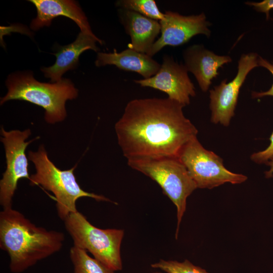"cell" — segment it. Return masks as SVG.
Here are the masks:
<instances>
[{"label":"cell","mask_w":273,"mask_h":273,"mask_svg":"<svg viewBox=\"0 0 273 273\" xmlns=\"http://www.w3.org/2000/svg\"><path fill=\"white\" fill-rule=\"evenodd\" d=\"M258 66L267 69L273 76V64L259 57H258ZM251 96L253 98H259L265 96H273V83L268 90L260 92H252Z\"/></svg>","instance_id":"21"},{"label":"cell","mask_w":273,"mask_h":273,"mask_svg":"<svg viewBox=\"0 0 273 273\" xmlns=\"http://www.w3.org/2000/svg\"><path fill=\"white\" fill-rule=\"evenodd\" d=\"M184 107L168 98L130 101L115 124L118 145L127 160L178 158L198 133L185 116Z\"/></svg>","instance_id":"1"},{"label":"cell","mask_w":273,"mask_h":273,"mask_svg":"<svg viewBox=\"0 0 273 273\" xmlns=\"http://www.w3.org/2000/svg\"><path fill=\"white\" fill-rule=\"evenodd\" d=\"M151 267L158 268L167 273H209L200 266L194 265L187 259L183 262L160 259L151 264Z\"/></svg>","instance_id":"19"},{"label":"cell","mask_w":273,"mask_h":273,"mask_svg":"<svg viewBox=\"0 0 273 273\" xmlns=\"http://www.w3.org/2000/svg\"><path fill=\"white\" fill-rule=\"evenodd\" d=\"M115 5L119 9L133 11L158 21L164 17V13L160 11L154 0H119Z\"/></svg>","instance_id":"18"},{"label":"cell","mask_w":273,"mask_h":273,"mask_svg":"<svg viewBox=\"0 0 273 273\" xmlns=\"http://www.w3.org/2000/svg\"><path fill=\"white\" fill-rule=\"evenodd\" d=\"M178 158L186 168L197 188L211 189L225 183L241 184L247 179L245 175L227 169L221 158L205 149L197 138L191 140L183 147Z\"/></svg>","instance_id":"7"},{"label":"cell","mask_w":273,"mask_h":273,"mask_svg":"<svg viewBox=\"0 0 273 273\" xmlns=\"http://www.w3.org/2000/svg\"><path fill=\"white\" fill-rule=\"evenodd\" d=\"M28 157L36 169L35 173L30 176V185H40L54 194L58 214L62 220H64L70 213L77 211L76 202L82 197L117 204L103 195L82 189L74 173L76 166L68 170H61L49 159L43 145H41L37 151H29Z\"/></svg>","instance_id":"4"},{"label":"cell","mask_w":273,"mask_h":273,"mask_svg":"<svg viewBox=\"0 0 273 273\" xmlns=\"http://www.w3.org/2000/svg\"><path fill=\"white\" fill-rule=\"evenodd\" d=\"M74 273H115L100 261L90 257L84 250L74 246L70 250Z\"/></svg>","instance_id":"17"},{"label":"cell","mask_w":273,"mask_h":273,"mask_svg":"<svg viewBox=\"0 0 273 273\" xmlns=\"http://www.w3.org/2000/svg\"><path fill=\"white\" fill-rule=\"evenodd\" d=\"M270 144L264 150L253 153L250 158L251 160L257 164L266 163L273 157V132L270 138Z\"/></svg>","instance_id":"20"},{"label":"cell","mask_w":273,"mask_h":273,"mask_svg":"<svg viewBox=\"0 0 273 273\" xmlns=\"http://www.w3.org/2000/svg\"><path fill=\"white\" fill-rule=\"evenodd\" d=\"M118 15L121 23L130 37L128 48L147 54L161 32L159 21L122 9H118Z\"/></svg>","instance_id":"14"},{"label":"cell","mask_w":273,"mask_h":273,"mask_svg":"<svg viewBox=\"0 0 273 273\" xmlns=\"http://www.w3.org/2000/svg\"><path fill=\"white\" fill-rule=\"evenodd\" d=\"M265 164L270 167L269 170L265 172V176L267 178L271 177L273 176V157H271Z\"/></svg>","instance_id":"23"},{"label":"cell","mask_w":273,"mask_h":273,"mask_svg":"<svg viewBox=\"0 0 273 273\" xmlns=\"http://www.w3.org/2000/svg\"><path fill=\"white\" fill-rule=\"evenodd\" d=\"M101 44L103 41L96 36L80 32L74 41L68 45L59 46L54 54L56 60L54 64L48 67H43L41 70L46 77L50 78L52 83L62 79V75L66 71L74 69L78 65L79 57L84 51L92 50L99 51L96 42Z\"/></svg>","instance_id":"15"},{"label":"cell","mask_w":273,"mask_h":273,"mask_svg":"<svg viewBox=\"0 0 273 273\" xmlns=\"http://www.w3.org/2000/svg\"><path fill=\"white\" fill-rule=\"evenodd\" d=\"M258 66L257 54L250 53L242 55L238 61L237 74L233 79L227 82V79H224L210 90L209 107L212 123H220L225 126L230 124L235 115L240 88L249 73Z\"/></svg>","instance_id":"9"},{"label":"cell","mask_w":273,"mask_h":273,"mask_svg":"<svg viewBox=\"0 0 273 273\" xmlns=\"http://www.w3.org/2000/svg\"><path fill=\"white\" fill-rule=\"evenodd\" d=\"M64 240L62 232L37 226L12 207L0 212V248L8 254L13 273L22 272L58 252Z\"/></svg>","instance_id":"2"},{"label":"cell","mask_w":273,"mask_h":273,"mask_svg":"<svg viewBox=\"0 0 273 273\" xmlns=\"http://www.w3.org/2000/svg\"><path fill=\"white\" fill-rule=\"evenodd\" d=\"M7 94L1 98V105L12 100H23L45 110L44 119L49 124L63 121L67 116L65 103L75 99L78 90L69 79L54 83L37 81L30 72L10 75L7 80Z\"/></svg>","instance_id":"3"},{"label":"cell","mask_w":273,"mask_h":273,"mask_svg":"<svg viewBox=\"0 0 273 273\" xmlns=\"http://www.w3.org/2000/svg\"><path fill=\"white\" fill-rule=\"evenodd\" d=\"M35 6L37 15L33 19L30 27L37 30L44 26H50L53 19L65 16L74 21L81 32L96 36L84 13L78 4L70 0H30Z\"/></svg>","instance_id":"13"},{"label":"cell","mask_w":273,"mask_h":273,"mask_svg":"<svg viewBox=\"0 0 273 273\" xmlns=\"http://www.w3.org/2000/svg\"><path fill=\"white\" fill-rule=\"evenodd\" d=\"M95 65L97 67L115 65L124 71L136 72L144 79L154 76L161 66L152 57L129 48L120 53L115 50L113 53H98Z\"/></svg>","instance_id":"16"},{"label":"cell","mask_w":273,"mask_h":273,"mask_svg":"<svg viewBox=\"0 0 273 273\" xmlns=\"http://www.w3.org/2000/svg\"><path fill=\"white\" fill-rule=\"evenodd\" d=\"M152 273H162L161 272H159V271H157V272H152Z\"/></svg>","instance_id":"24"},{"label":"cell","mask_w":273,"mask_h":273,"mask_svg":"<svg viewBox=\"0 0 273 273\" xmlns=\"http://www.w3.org/2000/svg\"><path fill=\"white\" fill-rule=\"evenodd\" d=\"M127 164L157 183L176 206L177 239L187 198L197 188L186 168L178 158L173 157L130 159Z\"/></svg>","instance_id":"5"},{"label":"cell","mask_w":273,"mask_h":273,"mask_svg":"<svg viewBox=\"0 0 273 273\" xmlns=\"http://www.w3.org/2000/svg\"><path fill=\"white\" fill-rule=\"evenodd\" d=\"M161 36L156 40L147 53L153 56L164 47H176L187 42L193 36L211 35L210 23L203 13L198 15L184 16L177 12L165 11L164 18L159 21Z\"/></svg>","instance_id":"10"},{"label":"cell","mask_w":273,"mask_h":273,"mask_svg":"<svg viewBox=\"0 0 273 273\" xmlns=\"http://www.w3.org/2000/svg\"><path fill=\"white\" fill-rule=\"evenodd\" d=\"M184 66L195 77L201 89L206 92L212 80L218 75V69L232 61L229 56L218 55L203 46L195 44L183 53Z\"/></svg>","instance_id":"12"},{"label":"cell","mask_w":273,"mask_h":273,"mask_svg":"<svg viewBox=\"0 0 273 273\" xmlns=\"http://www.w3.org/2000/svg\"><path fill=\"white\" fill-rule=\"evenodd\" d=\"M246 4L253 7L258 12L264 13L267 19L270 10L273 9V0H264L260 2H247Z\"/></svg>","instance_id":"22"},{"label":"cell","mask_w":273,"mask_h":273,"mask_svg":"<svg viewBox=\"0 0 273 273\" xmlns=\"http://www.w3.org/2000/svg\"><path fill=\"white\" fill-rule=\"evenodd\" d=\"M64 221L74 246L89 252L114 271L122 270L120 248L123 230L98 228L78 211L70 213Z\"/></svg>","instance_id":"6"},{"label":"cell","mask_w":273,"mask_h":273,"mask_svg":"<svg viewBox=\"0 0 273 273\" xmlns=\"http://www.w3.org/2000/svg\"><path fill=\"white\" fill-rule=\"evenodd\" d=\"M188 70L183 64L165 55L158 72L146 79L134 80L142 87H149L166 93L168 98L185 107L190 103V98L196 95L195 88Z\"/></svg>","instance_id":"11"},{"label":"cell","mask_w":273,"mask_h":273,"mask_svg":"<svg viewBox=\"0 0 273 273\" xmlns=\"http://www.w3.org/2000/svg\"><path fill=\"white\" fill-rule=\"evenodd\" d=\"M31 133L30 129L6 131L1 127V141L4 145L6 159V169L0 180V204L3 209L12 207V198L19 180L30 178L25 150L31 143L39 139L37 136L26 141Z\"/></svg>","instance_id":"8"}]
</instances>
